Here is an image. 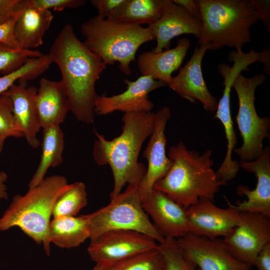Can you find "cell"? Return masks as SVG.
Returning a JSON list of instances; mask_svg holds the SVG:
<instances>
[{
  "mask_svg": "<svg viewBox=\"0 0 270 270\" xmlns=\"http://www.w3.org/2000/svg\"><path fill=\"white\" fill-rule=\"evenodd\" d=\"M48 54L60 70L70 111L78 121L92 123L98 96L96 84L106 64L84 46L70 24L63 26Z\"/></svg>",
  "mask_w": 270,
  "mask_h": 270,
  "instance_id": "1",
  "label": "cell"
},
{
  "mask_svg": "<svg viewBox=\"0 0 270 270\" xmlns=\"http://www.w3.org/2000/svg\"><path fill=\"white\" fill-rule=\"evenodd\" d=\"M156 113L125 112L121 134L107 140L96 131L92 156L99 166L108 164L112 172L114 188L110 200L118 195L126 184L138 186L146 172L138 157L142 144L154 130Z\"/></svg>",
  "mask_w": 270,
  "mask_h": 270,
  "instance_id": "2",
  "label": "cell"
},
{
  "mask_svg": "<svg viewBox=\"0 0 270 270\" xmlns=\"http://www.w3.org/2000/svg\"><path fill=\"white\" fill-rule=\"evenodd\" d=\"M212 150L200 154L190 150L181 141L170 146L168 156L170 168L153 189L160 190L186 209L200 198L214 201L220 188L226 184L216 178L211 158Z\"/></svg>",
  "mask_w": 270,
  "mask_h": 270,
  "instance_id": "3",
  "label": "cell"
},
{
  "mask_svg": "<svg viewBox=\"0 0 270 270\" xmlns=\"http://www.w3.org/2000/svg\"><path fill=\"white\" fill-rule=\"evenodd\" d=\"M69 185L64 176L54 174L45 178L26 194L14 196L0 218V231L18 226L38 244H42L50 256V217L57 199Z\"/></svg>",
  "mask_w": 270,
  "mask_h": 270,
  "instance_id": "4",
  "label": "cell"
},
{
  "mask_svg": "<svg viewBox=\"0 0 270 270\" xmlns=\"http://www.w3.org/2000/svg\"><path fill=\"white\" fill-rule=\"evenodd\" d=\"M202 14V31L198 44L208 50L224 46L236 50L250 42V28L260 20L250 0H196Z\"/></svg>",
  "mask_w": 270,
  "mask_h": 270,
  "instance_id": "5",
  "label": "cell"
},
{
  "mask_svg": "<svg viewBox=\"0 0 270 270\" xmlns=\"http://www.w3.org/2000/svg\"><path fill=\"white\" fill-rule=\"evenodd\" d=\"M82 42L91 52L107 65L119 64L118 68L126 75L132 73L130 64L135 60L138 48L154 39L148 26L127 24L97 16L84 22L80 29Z\"/></svg>",
  "mask_w": 270,
  "mask_h": 270,
  "instance_id": "6",
  "label": "cell"
},
{
  "mask_svg": "<svg viewBox=\"0 0 270 270\" xmlns=\"http://www.w3.org/2000/svg\"><path fill=\"white\" fill-rule=\"evenodd\" d=\"M90 228V240L112 230H130L147 235L158 244L164 238L158 232L143 208L138 186L128 184L110 202L87 214Z\"/></svg>",
  "mask_w": 270,
  "mask_h": 270,
  "instance_id": "7",
  "label": "cell"
},
{
  "mask_svg": "<svg viewBox=\"0 0 270 270\" xmlns=\"http://www.w3.org/2000/svg\"><path fill=\"white\" fill-rule=\"evenodd\" d=\"M266 76L258 74L250 78L239 74L232 84L238 100V110L236 120L242 138V144L234 151L240 161L258 159L264 150L263 141L269 138L270 119L257 114L254 101L256 88L266 80Z\"/></svg>",
  "mask_w": 270,
  "mask_h": 270,
  "instance_id": "8",
  "label": "cell"
},
{
  "mask_svg": "<svg viewBox=\"0 0 270 270\" xmlns=\"http://www.w3.org/2000/svg\"><path fill=\"white\" fill-rule=\"evenodd\" d=\"M153 238L130 230H112L90 240L88 252L96 264L109 268L140 253L156 248Z\"/></svg>",
  "mask_w": 270,
  "mask_h": 270,
  "instance_id": "9",
  "label": "cell"
},
{
  "mask_svg": "<svg viewBox=\"0 0 270 270\" xmlns=\"http://www.w3.org/2000/svg\"><path fill=\"white\" fill-rule=\"evenodd\" d=\"M232 254L251 266L262 248L270 242V219L262 214L240 212L234 230L222 239Z\"/></svg>",
  "mask_w": 270,
  "mask_h": 270,
  "instance_id": "10",
  "label": "cell"
},
{
  "mask_svg": "<svg viewBox=\"0 0 270 270\" xmlns=\"http://www.w3.org/2000/svg\"><path fill=\"white\" fill-rule=\"evenodd\" d=\"M185 256L198 270H250L238 260L222 239L209 238L189 233L176 240Z\"/></svg>",
  "mask_w": 270,
  "mask_h": 270,
  "instance_id": "11",
  "label": "cell"
},
{
  "mask_svg": "<svg viewBox=\"0 0 270 270\" xmlns=\"http://www.w3.org/2000/svg\"><path fill=\"white\" fill-rule=\"evenodd\" d=\"M190 233L209 238L226 237L238 224L240 212L228 205L216 206L213 201L200 198L186 209Z\"/></svg>",
  "mask_w": 270,
  "mask_h": 270,
  "instance_id": "12",
  "label": "cell"
},
{
  "mask_svg": "<svg viewBox=\"0 0 270 270\" xmlns=\"http://www.w3.org/2000/svg\"><path fill=\"white\" fill-rule=\"evenodd\" d=\"M126 89L123 92L112 96H98L94 112L98 115H106L115 111L150 112L154 107L149 100L148 94L165 86L166 84L154 80L150 76H142L134 81L126 79Z\"/></svg>",
  "mask_w": 270,
  "mask_h": 270,
  "instance_id": "13",
  "label": "cell"
},
{
  "mask_svg": "<svg viewBox=\"0 0 270 270\" xmlns=\"http://www.w3.org/2000/svg\"><path fill=\"white\" fill-rule=\"evenodd\" d=\"M209 48V44L196 45L190 59L179 68L178 74L172 77L168 86L183 98L191 102L198 100L206 110L214 112L218 102L210 92L202 69L203 58Z\"/></svg>",
  "mask_w": 270,
  "mask_h": 270,
  "instance_id": "14",
  "label": "cell"
},
{
  "mask_svg": "<svg viewBox=\"0 0 270 270\" xmlns=\"http://www.w3.org/2000/svg\"><path fill=\"white\" fill-rule=\"evenodd\" d=\"M171 116L170 109L168 106L156 112L154 128L143 154L148 166L138 186L142 200L151 192L155 183L165 176L170 168L171 162L166 153L167 140L164 132Z\"/></svg>",
  "mask_w": 270,
  "mask_h": 270,
  "instance_id": "15",
  "label": "cell"
},
{
  "mask_svg": "<svg viewBox=\"0 0 270 270\" xmlns=\"http://www.w3.org/2000/svg\"><path fill=\"white\" fill-rule=\"evenodd\" d=\"M142 201L154 226L164 238L176 240L190 233L186 209L162 192L153 189Z\"/></svg>",
  "mask_w": 270,
  "mask_h": 270,
  "instance_id": "16",
  "label": "cell"
},
{
  "mask_svg": "<svg viewBox=\"0 0 270 270\" xmlns=\"http://www.w3.org/2000/svg\"><path fill=\"white\" fill-rule=\"evenodd\" d=\"M240 167L246 171L254 173L257 178L256 188L250 190L246 186L240 185L237 188L240 196L244 195L246 200L237 202L230 206L237 212H251L262 214L270 218V148H264L260 156L252 162L240 161Z\"/></svg>",
  "mask_w": 270,
  "mask_h": 270,
  "instance_id": "17",
  "label": "cell"
},
{
  "mask_svg": "<svg viewBox=\"0 0 270 270\" xmlns=\"http://www.w3.org/2000/svg\"><path fill=\"white\" fill-rule=\"evenodd\" d=\"M156 40L152 50L156 53L168 50L174 38L183 34H192L199 38L202 22L192 17L182 6L169 0L162 16L148 26Z\"/></svg>",
  "mask_w": 270,
  "mask_h": 270,
  "instance_id": "18",
  "label": "cell"
},
{
  "mask_svg": "<svg viewBox=\"0 0 270 270\" xmlns=\"http://www.w3.org/2000/svg\"><path fill=\"white\" fill-rule=\"evenodd\" d=\"M37 90L36 87L28 86V82L20 80L2 94L10 98L16 120L27 143L33 148L40 144L37 136L42 128L36 106Z\"/></svg>",
  "mask_w": 270,
  "mask_h": 270,
  "instance_id": "19",
  "label": "cell"
},
{
  "mask_svg": "<svg viewBox=\"0 0 270 270\" xmlns=\"http://www.w3.org/2000/svg\"><path fill=\"white\" fill-rule=\"evenodd\" d=\"M190 46L186 38H178L177 45L172 49L154 52L152 50L140 54L137 66L142 76H150L154 80L169 84L173 72L180 68Z\"/></svg>",
  "mask_w": 270,
  "mask_h": 270,
  "instance_id": "20",
  "label": "cell"
},
{
  "mask_svg": "<svg viewBox=\"0 0 270 270\" xmlns=\"http://www.w3.org/2000/svg\"><path fill=\"white\" fill-rule=\"evenodd\" d=\"M53 18L51 11L32 6L28 0H20V13L14 26L20 48L33 50L42 45Z\"/></svg>",
  "mask_w": 270,
  "mask_h": 270,
  "instance_id": "21",
  "label": "cell"
},
{
  "mask_svg": "<svg viewBox=\"0 0 270 270\" xmlns=\"http://www.w3.org/2000/svg\"><path fill=\"white\" fill-rule=\"evenodd\" d=\"M36 106L42 128L60 126L70 111L68 100L62 81L45 78L40 80Z\"/></svg>",
  "mask_w": 270,
  "mask_h": 270,
  "instance_id": "22",
  "label": "cell"
},
{
  "mask_svg": "<svg viewBox=\"0 0 270 270\" xmlns=\"http://www.w3.org/2000/svg\"><path fill=\"white\" fill-rule=\"evenodd\" d=\"M48 236L50 243L60 248L78 246L90 236L87 214L54 218L50 224Z\"/></svg>",
  "mask_w": 270,
  "mask_h": 270,
  "instance_id": "23",
  "label": "cell"
},
{
  "mask_svg": "<svg viewBox=\"0 0 270 270\" xmlns=\"http://www.w3.org/2000/svg\"><path fill=\"white\" fill-rule=\"evenodd\" d=\"M40 163L28 184L29 188L37 186L44 178L48 170L63 162L64 136L60 126L43 128Z\"/></svg>",
  "mask_w": 270,
  "mask_h": 270,
  "instance_id": "24",
  "label": "cell"
},
{
  "mask_svg": "<svg viewBox=\"0 0 270 270\" xmlns=\"http://www.w3.org/2000/svg\"><path fill=\"white\" fill-rule=\"evenodd\" d=\"M169 0H126V2L111 18L122 22L148 26L162 15Z\"/></svg>",
  "mask_w": 270,
  "mask_h": 270,
  "instance_id": "25",
  "label": "cell"
},
{
  "mask_svg": "<svg viewBox=\"0 0 270 270\" xmlns=\"http://www.w3.org/2000/svg\"><path fill=\"white\" fill-rule=\"evenodd\" d=\"M52 64L49 54L28 60L24 64L8 74L0 76V96L16 82L35 79L46 71Z\"/></svg>",
  "mask_w": 270,
  "mask_h": 270,
  "instance_id": "26",
  "label": "cell"
},
{
  "mask_svg": "<svg viewBox=\"0 0 270 270\" xmlns=\"http://www.w3.org/2000/svg\"><path fill=\"white\" fill-rule=\"evenodd\" d=\"M88 203L86 186L82 182L70 184L57 199L52 211L54 218L76 216Z\"/></svg>",
  "mask_w": 270,
  "mask_h": 270,
  "instance_id": "27",
  "label": "cell"
},
{
  "mask_svg": "<svg viewBox=\"0 0 270 270\" xmlns=\"http://www.w3.org/2000/svg\"><path fill=\"white\" fill-rule=\"evenodd\" d=\"M107 270H165L164 260L158 248L126 258Z\"/></svg>",
  "mask_w": 270,
  "mask_h": 270,
  "instance_id": "28",
  "label": "cell"
},
{
  "mask_svg": "<svg viewBox=\"0 0 270 270\" xmlns=\"http://www.w3.org/2000/svg\"><path fill=\"white\" fill-rule=\"evenodd\" d=\"M164 264L165 270H198L195 265L184 254L176 239L166 238L158 244Z\"/></svg>",
  "mask_w": 270,
  "mask_h": 270,
  "instance_id": "29",
  "label": "cell"
},
{
  "mask_svg": "<svg viewBox=\"0 0 270 270\" xmlns=\"http://www.w3.org/2000/svg\"><path fill=\"white\" fill-rule=\"evenodd\" d=\"M42 55L38 50L13 48L0 44V74H8L18 69L28 60Z\"/></svg>",
  "mask_w": 270,
  "mask_h": 270,
  "instance_id": "30",
  "label": "cell"
},
{
  "mask_svg": "<svg viewBox=\"0 0 270 270\" xmlns=\"http://www.w3.org/2000/svg\"><path fill=\"white\" fill-rule=\"evenodd\" d=\"M0 136L5 140L9 137H24L14 114L12 102L3 94L0 96Z\"/></svg>",
  "mask_w": 270,
  "mask_h": 270,
  "instance_id": "31",
  "label": "cell"
},
{
  "mask_svg": "<svg viewBox=\"0 0 270 270\" xmlns=\"http://www.w3.org/2000/svg\"><path fill=\"white\" fill-rule=\"evenodd\" d=\"M35 8L50 10L62 12L66 8H74L84 6L86 0H28Z\"/></svg>",
  "mask_w": 270,
  "mask_h": 270,
  "instance_id": "32",
  "label": "cell"
},
{
  "mask_svg": "<svg viewBox=\"0 0 270 270\" xmlns=\"http://www.w3.org/2000/svg\"><path fill=\"white\" fill-rule=\"evenodd\" d=\"M126 0H91L90 2L98 11L97 16L111 19L120 10Z\"/></svg>",
  "mask_w": 270,
  "mask_h": 270,
  "instance_id": "33",
  "label": "cell"
},
{
  "mask_svg": "<svg viewBox=\"0 0 270 270\" xmlns=\"http://www.w3.org/2000/svg\"><path fill=\"white\" fill-rule=\"evenodd\" d=\"M19 13L20 10L14 17L0 24V44L13 48H20L14 36V26Z\"/></svg>",
  "mask_w": 270,
  "mask_h": 270,
  "instance_id": "34",
  "label": "cell"
},
{
  "mask_svg": "<svg viewBox=\"0 0 270 270\" xmlns=\"http://www.w3.org/2000/svg\"><path fill=\"white\" fill-rule=\"evenodd\" d=\"M20 0H0V24L16 15L20 10Z\"/></svg>",
  "mask_w": 270,
  "mask_h": 270,
  "instance_id": "35",
  "label": "cell"
},
{
  "mask_svg": "<svg viewBox=\"0 0 270 270\" xmlns=\"http://www.w3.org/2000/svg\"><path fill=\"white\" fill-rule=\"evenodd\" d=\"M254 5L260 20H261L268 31L270 32V0H250Z\"/></svg>",
  "mask_w": 270,
  "mask_h": 270,
  "instance_id": "36",
  "label": "cell"
},
{
  "mask_svg": "<svg viewBox=\"0 0 270 270\" xmlns=\"http://www.w3.org/2000/svg\"><path fill=\"white\" fill-rule=\"evenodd\" d=\"M257 270H270V242L258 254L254 264Z\"/></svg>",
  "mask_w": 270,
  "mask_h": 270,
  "instance_id": "37",
  "label": "cell"
},
{
  "mask_svg": "<svg viewBox=\"0 0 270 270\" xmlns=\"http://www.w3.org/2000/svg\"><path fill=\"white\" fill-rule=\"evenodd\" d=\"M175 4L182 6L194 18L202 21V14L194 0H173Z\"/></svg>",
  "mask_w": 270,
  "mask_h": 270,
  "instance_id": "38",
  "label": "cell"
},
{
  "mask_svg": "<svg viewBox=\"0 0 270 270\" xmlns=\"http://www.w3.org/2000/svg\"><path fill=\"white\" fill-rule=\"evenodd\" d=\"M260 52V62L264 64L263 70L268 74H270V50L268 49H263Z\"/></svg>",
  "mask_w": 270,
  "mask_h": 270,
  "instance_id": "39",
  "label": "cell"
},
{
  "mask_svg": "<svg viewBox=\"0 0 270 270\" xmlns=\"http://www.w3.org/2000/svg\"><path fill=\"white\" fill-rule=\"evenodd\" d=\"M8 179V176L4 172H0V188H6L5 183Z\"/></svg>",
  "mask_w": 270,
  "mask_h": 270,
  "instance_id": "40",
  "label": "cell"
},
{
  "mask_svg": "<svg viewBox=\"0 0 270 270\" xmlns=\"http://www.w3.org/2000/svg\"><path fill=\"white\" fill-rule=\"evenodd\" d=\"M8 193L6 188H0V200L7 198Z\"/></svg>",
  "mask_w": 270,
  "mask_h": 270,
  "instance_id": "41",
  "label": "cell"
},
{
  "mask_svg": "<svg viewBox=\"0 0 270 270\" xmlns=\"http://www.w3.org/2000/svg\"><path fill=\"white\" fill-rule=\"evenodd\" d=\"M108 268L103 267L98 264H96V266L92 268V270H107Z\"/></svg>",
  "mask_w": 270,
  "mask_h": 270,
  "instance_id": "42",
  "label": "cell"
},
{
  "mask_svg": "<svg viewBox=\"0 0 270 270\" xmlns=\"http://www.w3.org/2000/svg\"><path fill=\"white\" fill-rule=\"evenodd\" d=\"M4 140V138L0 136V154L2 151Z\"/></svg>",
  "mask_w": 270,
  "mask_h": 270,
  "instance_id": "43",
  "label": "cell"
}]
</instances>
